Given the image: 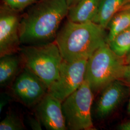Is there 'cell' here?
I'll return each instance as SVG.
<instances>
[{
  "label": "cell",
  "instance_id": "7a4b0ae2",
  "mask_svg": "<svg viewBox=\"0 0 130 130\" xmlns=\"http://www.w3.org/2000/svg\"><path fill=\"white\" fill-rule=\"evenodd\" d=\"M105 28L93 22L77 23L67 20L55 42L63 60L72 62L89 58L107 42Z\"/></svg>",
  "mask_w": 130,
  "mask_h": 130
},
{
  "label": "cell",
  "instance_id": "5bb4252c",
  "mask_svg": "<svg viewBox=\"0 0 130 130\" xmlns=\"http://www.w3.org/2000/svg\"><path fill=\"white\" fill-rule=\"evenodd\" d=\"M130 27V8L122 9L112 18L108 25L109 31L107 42H110L119 33Z\"/></svg>",
  "mask_w": 130,
  "mask_h": 130
},
{
  "label": "cell",
  "instance_id": "9c48e42d",
  "mask_svg": "<svg viewBox=\"0 0 130 130\" xmlns=\"http://www.w3.org/2000/svg\"><path fill=\"white\" fill-rule=\"evenodd\" d=\"M62 102L47 93L36 106V115L47 130H66Z\"/></svg>",
  "mask_w": 130,
  "mask_h": 130
},
{
  "label": "cell",
  "instance_id": "9a60e30c",
  "mask_svg": "<svg viewBox=\"0 0 130 130\" xmlns=\"http://www.w3.org/2000/svg\"><path fill=\"white\" fill-rule=\"evenodd\" d=\"M107 43L116 55L125 59L130 54V27L119 33Z\"/></svg>",
  "mask_w": 130,
  "mask_h": 130
},
{
  "label": "cell",
  "instance_id": "cb8c5ba5",
  "mask_svg": "<svg viewBox=\"0 0 130 130\" xmlns=\"http://www.w3.org/2000/svg\"><path fill=\"white\" fill-rule=\"evenodd\" d=\"M124 60H125V62L126 64L130 63V54L126 57L124 59Z\"/></svg>",
  "mask_w": 130,
  "mask_h": 130
},
{
  "label": "cell",
  "instance_id": "6da1fadb",
  "mask_svg": "<svg viewBox=\"0 0 130 130\" xmlns=\"http://www.w3.org/2000/svg\"><path fill=\"white\" fill-rule=\"evenodd\" d=\"M68 11L66 0H37L21 14L19 35L21 44L54 42Z\"/></svg>",
  "mask_w": 130,
  "mask_h": 130
},
{
  "label": "cell",
  "instance_id": "44dd1931",
  "mask_svg": "<svg viewBox=\"0 0 130 130\" xmlns=\"http://www.w3.org/2000/svg\"><path fill=\"white\" fill-rule=\"evenodd\" d=\"M69 8L77 5L81 0H66Z\"/></svg>",
  "mask_w": 130,
  "mask_h": 130
},
{
  "label": "cell",
  "instance_id": "ba28073f",
  "mask_svg": "<svg viewBox=\"0 0 130 130\" xmlns=\"http://www.w3.org/2000/svg\"><path fill=\"white\" fill-rule=\"evenodd\" d=\"M20 13L2 4L0 6V56L17 54L21 44L19 35Z\"/></svg>",
  "mask_w": 130,
  "mask_h": 130
},
{
  "label": "cell",
  "instance_id": "d6986e66",
  "mask_svg": "<svg viewBox=\"0 0 130 130\" xmlns=\"http://www.w3.org/2000/svg\"><path fill=\"white\" fill-rule=\"evenodd\" d=\"M120 80L130 85V63L126 65L124 74Z\"/></svg>",
  "mask_w": 130,
  "mask_h": 130
},
{
  "label": "cell",
  "instance_id": "52a82bcc",
  "mask_svg": "<svg viewBox=\"0 0 130 130\" xmlns=\"http://www.w3.org/2000/svg\"><path fill=\"white\" fill-rule=\"evenodd\" d=\"M48 88L41 79L23 67L11 86L14 98L28 107L36 106L48 93Z\"/></svg>",
  "mask_w": 130,
  "mask_h": 130
},
{
  "label": "cell",
  "instance_id": "8fae6325",
  "mask_svg": "<svg viewBox=\"0 0 130 130\" xmlns=\"http://www.w3.org/2000/svg\"><path fill=\"white\" fill-rule=\"evenodd\" d=\"M100 0H81L69 8L67 19L70 21L84 23L93 22L96 15Z\"/></svg>",
  "mask_w": 130,
  "mask_h": 130
},
{
  "label": "cell",
  "instance_id": "30bf717a",
  "mask_svg": "<svg viewBox=\"0 0 130 130\" xmlns=\"http://www.w3.org/2000/svg\"><path fill=\"white\" fill-rule=\"evenodd\" d=\"M126 93L123 82L117 80L108 85L101 91L96 103L95 114L99 119H104L114 111L123 100Z\"/></svg>",
  "mask_w": 130,
  "mask_h": 130
},
{
  "label": "cell",
  "instance_id": "603a6c76",
  "mask_svg": "<svg viewBox=\"0 0 130 130\" xmlns=\"http://www.w3.org/2000/svg\"><path fill=\"white\" fill-rule=\"evenodd\" d=\"M129 8H130V0H129V1L123 7V8L121 9V10L129 9Z\"/></svg>",
  "mask_w": 130,
  "mask_h": 130
},
{
  "label": "cell",
  "instance_id": "7402d4cb",
  "mask_svg": "<svg viewBox=\"0 0 130 130\" xmlns=\"http://www.w3.org/2000/svg\"><path fill=\"white\" fill-rule=\"evenodd\" d=\"M7 101H8V100L6 98L5 99L4 98H2V100H1V104H0V111L1 112L2 111V110H3V108H4V106L6 105Z\"/></svg>",
  "mask_w": 130,
  "mask_h": 130
},
{
  "label": "cell",
  "instance_id": "8992f818",
  "mask_svg": "<svg viewBox=\"0 0 130 130\" xmlns=\"http://www.w3.org/2000/svg\"><path fill=\"white\" fill-rule=\"evenodd\" d=\"M87 60L69 62L63 60L58 77L49 87L48 93L63 102L83 84Z\"/></svg>",
  "mask_w": 130,
  "mask_h": 130
},
{
  "label": "cell",
  "instance_id": "2e32d148",
  "mask_svg": "<svg viewBox=\"0 0 130 130\" xmlns=\"http://www.w3.org/2000/svg\"><path fill=\"white\" fill-rule=\"evenodd\" d=\"M25 129L22 121L14 113L8 114L0 122L1 130H23Z\"/></svg>",
  "mask_w": 130,
  "mask_h": 130
},
{
  "label": "cell",
  "instance_id": "7c38bea8",
  "mask_svg": "<svg viewBox=\"0 0 130 130\" xmlns=\"http://www.w3.org/2000/svg\"><path fill=\"white\" fill-rule=\"evenodd\" d=\"M23 65L21 56L16 54H8L0 58V85L5 87L13 82Z\"/></svg>",
  "mask_w": 130,
  "mask_h": 130
},
{
  "label": "cell",
  "instance_id": "d4e9b609",
  "mask_svg": "<svg viewBox=\"0 0 130 130\" xmlns=\"http://www.w3.org/2000/svg\"><path fill=\"white\" fill-rule=\"evenodd\" d=\"M127 112L130 115V98L128 104V106H127Z\"/></svg>",
  "mask_w": 130,
  "mask_h": 130
},
{
  "label": "cell",
  "instance_id": "ffe728a7",
  "mask_svg": "<svg viewBox=\"0 0 130 130\" xmlns=\"http://www.w3.org/2000/svg\"><path fill=\"white\" fill-rule=\"evenodd\" d=\"M119 130H130V121L121 123L118 127Z\"/></svg>",
  "mask_w": 130,
  "mask_h": 130
},
{
  "label": "cell",
  "instance_id": "5b68a950",
  "mask_svg": "<svg viewBox=\"0 0 130 130\" xmlns=\"http://www.w3.org/2000/svg\"><path fill=\"white\" fill-rule=\"evenodd\" d=\"M93 92L88 83L83 84L62 103L63 113L68 129L94 130L91 107Z\"/></svg>",
  "mask_w": 130,
  "mask_h": 130
},
{
  "label": "cell",
  "instance_id": "4fadbf2b",
  "mask_svg": "<svg viewBox=\"0 0 130 130\" xmlns=\"http://www.w3.org/2000/svg\"><path fill=\"white\" fill-rule=\"evenodd\" d=\"M129 0H100L93 22L106 29L112 18L120 11Z\"/></svg>",
  "mask_w": 130,
  "mask_h": 130
},
{
  "label": "cell",
  "instance_id": "e0dca14e",
  "mask_svg": "<svg viewBox=\"0 0 130 130\" xmlns=\"http://www.w3.org/2000/svg\"><path fill=\"white\" fill-rule=\"evenodd\" d=\"M37 0H3V3L9 8L21 13Z\"/></svg>",
  "mask_w": 130,
  "mask_h": 130
},
{
  "label": "cell",
  "instance_id": "277c9868",
  "mask_svg": "<svg viewBox=\"0 0 130 130\" xmlns=\"http://www.w3.org/2000/svg\"><path fill=\"white\" fill-rule=\"evenodd\" d=\"M19 52L23 67L36 75L49 88L58 78L63 60L56 42L24 45Z\"/></svg>",
  "mask_w": 130,
  "mask_h": 130
},
{
  "label": "cell",
  "instance_id": "ac0fdd59",
  "mask_svg": "<svg viewBox=\"0 0 130 130\" xmlns=\"http://www.w3.org/2000/svg\"><path fill=\"white\" fill-rule=\"evenodd\" d=\"M42 122L36 115V117L30 118L29 119V124L32 130H42Z\"/></svg>",
  "mask_w": 130,
  "mask_h": 130
},
{
  "label": "cell",
  "instance_id": "3957f363",
  "mask_svg": "<svg viewBox=\"0 0 130 130\" xmlns=\"http://www.w3.org/2000/svg\"><path fill=\"white\" fill-rule=\"evenodd\" d=\"M126 65L124 59L112 51L107 42L89 58L85 80L93 92H101L112 82L121 80Z\"/></svg>",
  "mask_w": 130,
  "mask_h": 130
}]
</instances>
